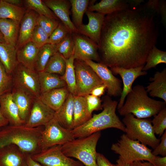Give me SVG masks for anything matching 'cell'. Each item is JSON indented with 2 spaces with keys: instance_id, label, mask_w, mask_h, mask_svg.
I'll use <instances>...</instances> for the list:
<instances>
[{
  "instance_id": "cb8c5ba5",
  "label": "cell",
  "mask_w": 166,
  "mask_h": 166,
  "mask_svg": "<svg viewBox=\"0 0 166 166\" xmlns=\"http://www.w3.org/2000/svg\"><path fill=\"white\" fill-rule=\"evenodd\" d=\"M149 81L151 82L145 88L147 93L151 97L160 98L166 103V68L156 72Z\"/></svg>"
},
{
  "instance_id": "7c38bea8",
  "label": "cell",
  "mask_w": 166,
  "mask_h": 166,
  "mask_svg": "<svg viewBox=\"0 0 166 166\" xmlns=\"http://www.w3.org/2000/svg\"><path fill=\"white\" fill-rule=\"evenodd\" d=\"M74 42L73 57L75 59L100 62L98 45L88 37L77 33H73Z\"/></svg>"
},
{
  "instance_id": "836d02e7",
  "label": "cell",
  "mask_w": 166,
  "mask_h": 166,
  "mask_svg": "<svg viewBox=\"0 0 166 166\" xmlns=\"http://www.w3.org/2000/svg\"><path fill=\"white\" fill-rule=\"evenodd\" d=\"M74 60L73 56L65 60L66 69L64 74L61 77L65 82L69 93L75 96L77 95V92Z\"/></svg>"
},
{
  "instance_id": "ac0fdd59",
  "label": "cell",
  "mask_w": 166,
  "mask_h": 166,
  "mask_svg": "<svg viewBox=\"0 0 166 166\" xmlns=\"http://www.w3.org/2000/svg\"><path fill=\"white\" fill-rule=\"evenodd\" d=\"M27 155L11 144L0 148V166H28Z\"/></svg>"
},
{
  "instance_id": "6f0895ef",
  "label": "cell",
  "mask_w": 166,
  "mask_h": 166,
  "mask_svg": "<svg viewBox=\"0 0 166 166\" xmlns=\"http://www.w3.org/2000/svg\"><path fill=\"white\" fill-rule=\"evenodd\" d=\"M0 1H1V0H0Z\"/></svg>"
},
{
  "instance_id": "816d5d0a",
  "label": "cell",
  "mask_w": 166,
  "mask_h": 166,
  "mask_svg": "<svg viewBox=\"0 0 166 166\" xmlns=\"http://www.w3.org/2000/svg\"><path fill=\"white\" fill-rule=\"evenodd\" d=\"M153 164L155 166H166V156H155Z\"/></svg>"
},
{
  "instance_id": "8992f818",
  "label": "cell",
  "mask_w": 166,
  "mask_h": 166,
  "mask_svg": "<svg viewBox=\"0 0 166 166\" xmlns=\"http://www.w3.org/2000/svg\"><path fill=\"white\" fill-rule=\"evenodd\" d=\"M111 149L119 155L118 159L124 163L146 161L153 164L155 156L152 150L139 141L130 139L125 134H122L117 142L112 144Z\"/></svg>"
},
{
  "instance_id": "5bb4252c",
  "label": "cell",
  "mask_w": 166,
  "mask_h": 166,
  "mask_svg": "<svg viewBox=\"0 0 166 166\" xmlns=\"http://www.w3.org/2000/svg\"><path fill=\"white\" fill-rule=\"evenodd\" d=\"M144 67L135 68L125 69L119 67L110 68V70L113 75H119L121 77L123 82V88L118 103L117 109H120L123 105L128 94L132 90V85L135 80L138 77L147 74L146 71L142 70Z\"/></svg>"
},
{
  "instance_id": "bcb514c9",
  "label": "cell",
  "mask_w": 166,
  "mask_h": 166,
  "mask_svg": "<svg viewBox=\"0 0 166 166\" xmlns=\"http://www.w3.org/2000/svg\"><path fill=\"white\" fill-rule=\"evenodd\" d=\"M116 162L117 166H155L150 162L144 161H136L131 163L125 164L118 159Z\"/></svg>"
},
{
  "instance_id": "9a60e30c",
  "label": "cell",
  "mask_w": 166,
  "mask_h": 166,
  "mask_svg": "<svg viewBox=\"0 0 166 166\" xmlns=\"http://www.w3.org/2000/svg\"><path fill=\"white\" fill-rule=\"evenodd\" d=\"M55 112L38 98H36L25 125L30 128L44 126L54 117Z\"/></svg>"
},
{
  "instance_id": "e575fe53",
  "label": "cell",
  "mask_w": 166,
  "mask_h": 166,
  "mask_svg": "<svg viewBox=\"0 0 166 166\" xmlns=\"http://www.w3.org/2000/svg\"><path fill=\"white\" fill-rule=\"evenodd\" d=\"M65 60L61 55L57 52L49 58L44 71L62 76L66 69Z\"/></svg>"
},
{
  "instance_id": "d6a6232c",
  "label": "cell",
  "mask_w": 166,
  "mask_h": 166,
  "mask_svg": "<svg viewBox=\"0 0 166 166\" xmlns=\"http://www.w3.org/2000/svg\"><path fill=\"white\" fill-rule=\"evenodd\" d=\"M71 8L72 21L77 28L82 23L84 14L87 10L89 0H69Z\"/></svg>"
},
{
  "instance_id": "ab89813d",
  "label": "cell",
  "mask_w": 166,
  "mask_h": 166,
  "mask_svg": "<svg viewBox=\"0 0 166 166\" xmlns=\"http://www.w3.org/2000/svg\"><path fill=\"white\" fill-rule=\"evenodd\" d=\"M153 117L151 123L154 132L155 134L161 136L166 131V107Z\"/></svg>"
},
{
  "instance_id": "603a6c76",
  "label": "cell",
  "mask_w": 166,
  "mask_h": 166,
  "mask_svg": "<svg viewBox=\"0 0 166 166\" xmlns=\"http://www.w3.org/2000/svg\"><path fill=\"white\" fill-rule=\"evenodd\" d=\"M69 93L67 86H65L41 93L38 98L55 111L64 103Z\"/></svg>"
},
{
  "instance_id": "f1b7e54d",
  "label": "cell",
  "mask_w": 166,
  "mask_h": 166,
  "mask_svg": "<svg viewBox=\"0 0 166 166\" xmlns=\"http://www.w3.org/2000/svg\"><path fill=\"white\" fill-rule=\"evenodd\" d=\"M41 93L66 86L61 76L45 72H38Z\"/></svg>"
},
{
  "instance_id": "4fadbf2b",
  "label": "cell",
  "mask_w": 166,
  "mask_h": 166,
  "mask_svg": "<svg viewBox=\"0 0 166 166\" xmlns=\"http://www.w3.org/2000/svg\"><path fill=\"white\" fill-rule=\"evenodd\" d=\"M85 61L93 69L105 86L108 96H121L122 90V81L114 75L107 66L92 60Z\"/></svg>"
},
{
  "instance_id": "4dcf8cb0",
  "label": "cell",
  "mask_w": 166,
  "mask_h": 166,
  "mask_svg": "<svg viewBox=\"0 0 166 166\" xmlns=\"http://www.w3.org/2000/svg\"><path fill=\"white\" fill-rule=\"evenodd\" d=\"M25 12L20 6L12 5L4 0L0 1V19H10L20 24Z\"/></svg>"
},
{
  "instance_id": "f35d334b",
  "label": "cell",
  "mask_w": 166,
  "mask_h": 166,
  "mask_svg": "<svg viewBox=\"0 0 166 166\" xmlns=\"http://www.w3.org/2000/svg\"><path fill=\"white\" fill-rule=\"evenodd\" d=\"M13 86L12 75L6 72L0 61V97L11 92Z\"/></svg>"
},
{
  "instance_id": "9c48e42d",
  "label": "cell",
  "mask_w": 166,
  "mask_h": 166,
  "mask_svg": "<svg viewBox=\"0 0 166 166\" xmlns=\"http://www.w3.org/2000/svg\"><path fill=\"white\" fill-rule=\"evenodd\" d=\"M75 138L70 130L62 127L53 117L44 126L40 143L41 150L62 145Z\"/></svg>"
},
{
  "instance_id": "ba28073f",
  "label": "cell",
  "mask_w": 166,
  "mask_h": 166,
  "mask_svg": "<svg viewBox=\"0 0 166 166\" xmlns=\"http://www.w3.org/2000/svg\"><path fill=\"white\" fill-rule=\"evenodd\" d=\"M77 95L89 94L95 87L103 83L93 69L85 61L75 59Z\"/></svg>"
},
{
  "instance_id": "277c9868",
  "label": "cell",
  "mask_w": 166,
  "mask_h": 166,
  "mask_svg": "<svg viewBox=\"0 0 166 166\" xmlns=\"http://www.w3.org/2000/svg\"><path fill=\"white\" fill-rule=\"evenodd\" d=\"M122 106L118 110L121 116L131 113L139 119L154 117L166 107V103L150 98L145 87L141 85L132 87Z\"/></svg>"
},
{
  "instance_id": "6da1fadb",
  "label": "cell",
  "mask_w": 166,
  "mask_h": 166,
  "mask_svg": "<svg viewBox=\"0 0 166 166\" xmlns=\"http://www.w3.org/2000/svg\"><path fill=\"white\" fill-rule=\"evenodd\" d=\"M156 13L145 4L106 15L98 51L110 68L144 67L159 35Z\"/></svg>"
},
{
  "instance_id": "3957f363",
  "label": "cell",
  "mask_w": 166,
  "mask_h": 166,
  "mask_svg": "<svg viewBox=\"0 0 166 166\" xmlns=\"http://www.w3.org/2000/svg\"><path fill=\"white\" fill-rule=\"evenodd\" d=\"M103 101L101 112L94 114L86 122L71 130L75 139L86 137L110 128H117L124 132L125 127L116 113L118 102L108 95L103 97Z\"/></svg>"
},
{
  "instance_id": "7dc6e473",
  "label": "cell",
  "mask_w": 166,
  "mask_h": 166,
  "mask_svg": "<svg viewBox=\"0 0 166 166\" xmlns=\"http://www.w3.org/2000/svg\"><path fill=\"white\" fill-rule=\"evenodd\" d=\"M161 18V21L165 25L166 23V2L165 0H159L158 13Z\"/></svg>"
},
{
  "instance_id": "4316f807",
  "label": "cell",
  "mask_w": 166,
  "mask_h": 166,
  "mask_svg": "<svg viewBox=\"0 0 166 166\" xmlns=\"http://www.w3.org/2000/svg\"><path fill=\"white\" fill-rule=\"evenodd\" d=\"M92 117V114L87 108L85 96H74L73 129L84 124Z\"/></svg>"
},
{
  "instance_id": "484cf974",
  "label": "cell",
  "mask_w": 166,
  "mask_h": 166,
  "mask_svg": "<svg viewBox=\"0 0 166 166\" xmlns=\"http://www.w3.org/2000/svg\"><path fill=\"white\" fill-rule=\"evenodd\" d=\"M129 8V6L127 0H101L98 3L89 5L87 10L96 11L105 15Z\"/></svg>"
},
{
  "instance_id": "44dd1931",
  "label": "cell",
  "mask_w": 166,
  "mask_h": 166,
  "mask_svg": "<svg viewBox=\"0 0 166 166\" xmlns=\"http://www.w3.org/2000/svg\"><path fill=\"white\" fill-rule=\"evenodd\" d=\"M0 110L9 124H25L20 117L18 108L13 99L11 92L0 97Z\"/></svg>"
},
{
  "instance_id": "f6af8a7d",
  "label": "cell",
  "mask_w": 166,
  "mask_h": 166,
  "mask_svg": "<svg viewBox=\"0 0 166 166\" xmlns=\"http://www.w3.org/2000/svg\"><path fill=\"white\" fill-rule=\"evenodd\" d=\"M161 136L159 144L152 151V154L154 156L158 155L166 156V131Z\"/></svg>"
},
{
  "instance_id": "83f0119b",
  "label": "cell",
  "mask_w": 166,
  "mask_h": 166,
  "mask_svg": "<svg viewBox=\"0 0 166 166\" xmlns=\"http://www.w3.org/2000/svg\"><path fill=\"white\" fill-rule=\"evenodd\" d=\"M17 52L15 47L0 42V61L9 74H12L18 64Z\"/></svg>"
},
{
  "instance_id": "9f6ffc18",
  "label": "cell",
  "mask_w": 166,
  "mask_h": 166,
  "mask_svg": "<svg viewBox=\"0 0 166 166\" xmlns=\"http://www.w3.org/2000/svg\"><path fill=\"white\" fill-rule=\"evenodd\" d=\"M0 42L5 43L3 35L2 34L1 32H0Z\"/></svg>"
},
{
  "instance_id": "7a4b0ae2",
  "label": "cell",
  "mask_w": 166,
  "mask_h": 166,
  "mask_svg": "<svg viewBox=\"0 0 166 166\" xmlns=\"http://www.w3.org/2000/svg\"><path fill=\"white\" fill-rule=\"evenodd\" d=\"M44 126L30 128L25 124H9L0 129V148L13 144L27 155L32 156L38 153L42 132Z\"/></svg>"
},
{
  "instance_id": "60d3db41",
  "label": "cell",
  "mask_w": 166,
  "mask_h": 166,
  "mask_svg": "<svg viewBox=\"0 0 166 166\" xmlns=\"http://www.w3.org/2000/svg\"><path fill=\"white\" fill-rule=\"evenodd\" d=\"M59 20L39 15L36 19L37 25L40 26L49 37L58 25Z\"/></svg>"
},
{
  "instance_id": "d4e9b609",
  "label": "cell",
  "mask_w": 166,
  "mask_h": 166,
  "mask_svg": "<svg viewBox=\"0 0 166 166\" xmlns=\"http://www.w3.org/2000/svg\"><path fill=\"white\" fill-rule=\"evenodd\" d=\"M39 48L30 41L17 50V57L18 63L32 70L35 66Z\"/></svg>"
},
{
  "instance_id": "f5cc1de1",
  "label": "cell",
  "mask_w": 166,
  "mask_h": 166,
  "mask_svg": "<svg viewBox=\"0 0 166 166\" xmlns=\"http://www.w3.org/2000/svg\"><path fill=\"white\" fill-rule=\"evenodd\" d=\"M9 124L8 121L3 115L0 110V129Z\"/></svg>"
},
{
  "instance_id": "f546056e",
  "label": "cell",
  "mask_w": 166,
  "mask_h": 166,
  "mask_svg": "<svg viewBox=\"0 0 166 166\" xmlns=\"http://www.w3.org/2000/svg\"><path fill=\"white\" fill-rule=\"evenodd\" d=\"M20 23L8 19H0V31L5 43L16 47Z\"/></svg>"
},
{
  "instance_id": "5b68a950",
  "label": "cell",
  "mask_w": 166,
  "mask_h": 166,
  "mask_svg": "<svg viewBox=\"0 0 166 166\" xmlns=\"http://www.w3.org/2000/svg\"><path fill=\"white\" fill-rule=\"evenodd\" d=\"M101 136V131H99L75 139L61 145V150L67 156L77 159L85 166H97L96 149Z\"/></svg>"
},
{
  "instance_id": "f907efd6",
  "label": "cell",
  "mask_w": 166,
  "mask_h": 166,
  "mask_svg": "<svg viewBox=\"0 0 166 166\" xmlns=\"http://www.w3.org/2000/svg\"><path fill=\"white\" fill-rule=\"evenodd\" d=\"M159 3V0H150L148 1L145 4L147 7L157 14Z\"/></svg>"
},
{
  "instance_id": "11a10c76",
  "label": "cell",
  "mask_w": 166,
  "mask_h": 166,
  "mask_svg": "<svg viewBox=\"0 0 166 166\" xmlns=\"http://www.w3.org/2000/svg\"><path fill=\"white\" fill-rule=\"evenodd\" d=\"M6 2L13 5L20 6L23 2V1L20 0H4Z\"/></svg>"
},
{
  "instance_id": "d590c367",
  "label": "cell",
  "mask_w": 166,
  "mask_h": 166,
  "mask_svg": "<svg viewBox=\"0 0 166 166\" xmlns=\"http://www.w3.org/2000/svg\"><path fill=\"white\" fill-rule=\"evenodd\" d=\"M161 63H166V52L155 46L149 52L142 70L146 71Z\"/></svg>"
},
{
  "instance_id": "30bf717a",
  "label": "cell",
  "mask_w": 166,
  "mask_h": 166,
  "mask_svg": "<svg viewBox=\"0 0 166 166\" xmlns=\"http://www.w3.org/2000/svg\"><path fill=\"white\" fill-rule=\"evenodd\" d=\"M61 145H57L41 150L31 156L42 166H84L79 161L66 156L62 152Z\"/></svg>"
},
{
  "instance_id": "d6986e66",
  "label": "cell",
  "mask_w": 166,
  "mask_h": 166,
  "mask_svg": "<svg viewBox=\"0 0 166 166\" xmlns=\"http://www.w3.org/2000/svg\"><path fill=\"white\" fill-rule=\"evenodd\" d=\"M45 4L72 33H77V29L69 17L71 4L67 0H44Z\"/></svg>"
},
{
  "instance_id": "ffe728a7",
  "label": "cell",
  "mask_w": 166,
  "mask_h": 166,
  "mask_svg": "<svg viewBox=\"0 0 166 166\" xmlns=\"http://www.w3.org/2000/svg\"><path fill=\"white\" fill-rule=\"evenodd\" d=\"M37 16L32 10H28L19 25L18 35L16 48L18 49L31 41L34 28L37 25Z\"/></svg>"
},
{
  "instance_id": "8d00e7d4",
  "label": "cell",
  "mask_w": 166,
  "mask_h": 166,
  "mask_svg": "<svg viewBox=\"0 0 166 166\" xmlns=\"http://www.w3.org/2000/svg\"><path fill=\"white\" fill-rule=\"evenodd\" d=\"M25 6L28 10L34 11L39 15L45 16L52 19L59 20L52 11L41 0H26Z\"/></svg>"
},
{
  "instance_id": "681fc988",
  "label": "cell",
  "mask_w": 166,
  "mask_h": 166,
  "mask_svg": "<svg viewBox=\"0 0 166 166\" xmlns=\"http://www.w3.org/2000/svg\"><path fill=\"white\" fill-rule=\"evenodd\" d=\"M106 89V87L104 85H99L93 89L90 94L99 97L104 94Z\"/></svg>"
},
{
  "instance_id": "7bdbcfd3",
  "label": "cell",
  "mask_w": 166,
  "mask_h": 166,
  "mask_svg": "<svg viewBox=\"0 0 166 166\" xmlns=\"http://www.w3.org/2000/svg\"><path fill=\"white\" fill-rule=\"evenodd\" d=\"M49 36L42 28L37 25L34 30L31 41L39 48L47 44Z\"/></svg>"
},
{
  "instance_id": "2e32d148",
  "label": "cell",
  "mask_w": 166,
  "mask_h": 166,
  "mask_svg": "<svg viewBox=\"0 0 166 166\" xmlns=\"http://www.w3.org/2000/svg\"><path fill=\"white\" fill-rule=\"evenodd\" d=\"M85 14L88 19V24H82L77 27V33L88 37L98 45L105 15L88 10Z\"/></svg>"
},
{
  "instance_id": "8fae6325",
  "label": "cell",
  "mask_w": 166,
  "mask_h": 166,
  "mask_svg": "<svg viewBox=\"0 0 166 166\" xmlns=\"http://www.w3.org/2000/svg\"><path fill=\"white\" fill-rule=\"evenodd\" d=\"M12 75L14 85L25 89L39 98L41 93L38 72L18 63Z\"/></svg>"
},
{
  "instance_id": "1f68e13d",
  "label": "cell",
  "mask_w": 166,
  "mask_h": 166,
  "mask_svg": "<svg viewBox=\"0 0 166 166\" xmlns=\"http://www.w3.org/2000/svg\"><path fill=\"white\" fill-rule=\"evenodd\" d=\"M57 51V45L46 44L39 48L35 66V70L37 72L44 71L50 57Z\"/></svg>"
},
{
  "instance_id": "c3c4849f",
  "label": "cell",
  "mask_w": 166,
  "mask_h": 166,
  "mask_svg": "<svg viewBox=\"0 0 166 166\" xmlns=\"http://www.w3.org/2000/svg\"><path fill=\"white\" fill-rule=\"evenodd\" d=\"M97 166H117L112 164L103 154L97 153L96 158Z\"/></svg>"
},
{
  "instance_id": "52a82bcc",
  "label": "cell",
  "mask_w": 166,
  "mask_h": 166,
  "mask_svg": "<svg viewBox=\"0 0 166 166\" xmlns=\"http://www.w3.org/2000/svg\"><path fill=\"white\" fill-rule=\"evenodd\" d=\"M122 121L125 127V134L130 139L153 149L159 144L160 140L156 136L151 119L138 118L130 113L124 116Z\"/></svg>"
},
{
  "instance_id": "ee69618b",
  "label": "cell",
  "mask_w": 166,
  "mask_h": 166,
  "mask_svg": "<svg viewBox=\"0 0 166 166\" xmlns=\"http://www.w3.org/2000/svg\"><path fill=\"white\" fill-rule=\"evenodd\" d=\"M88 109L90 113L95 110H99L102 109V101L100 97L90 94L85 96Z\"/></svg>"
},
{
  "instance_id": "7402d4cb",
  "label": "cell",
  "mask_w": 166,
  "mask_h": 166,
  "mask_svg": "<svg viewBox=\"0 0 166 166\" xmlns=\"http://www.w3.org/2000/svg\"><path fill=\"white\" fill-rule=\"evenodd\" d=\"M74 96L69 93L64 103L55 112L54 117L63 128L73 129Z\"/></svg>"
},
{
  "instance_id": "e0dca14e",
  "label": "cell",
  "mask_w": 166,
  "mask_h": 166,
  "mask_svg": "<svg viewBox=\"0 0 166 166\" xmlns=\"http://www.w3.org/2000/svg\"><path fill=\"white\" fill-rule=\"evenodd\" d=\"M11 93L13 99L18 108L20 117L25 124L36 98L28 91L15 85H14Z\"/></svg>"
},
{
  "instance_id": "db71d44e",
  "label": "cell",
  "mask_w": 166,
  "mask_h": 166,
  "mask_svg": "<svg viewBox=\"0 0 166 166\" xmlns=\"http://www.w3.org/2000/svg\"><path fill=\"white\" fill-rule=\"evenodd\" d=\"M27 164L28 166H42L39 163L34 160L30 155L28 156Z\"/></svg>"
},
{
  "instance_id": "74e56055",
  "label": "cell",
  "mask_w": 166,
  "mask_h": 166,
  "mask_svg": "<svg viewBox=\"0 0 166 166\" xmlns=\"http://www.w3.org/2000/svg\"><path fill=\"white\" fill-rule=\"evenodd\" d=\"M72 33H69L61 42L56 45L57 52L66 59L73 55L74 42Z\"/></svg>"
},
{
  "instance_id": "b9f144b4",
  "label": "cell",
  "mask_w": 166,
  "mask_h": 166,
  "mask_svg": "<svg viewBox=\"0 0 166 166\" xmlns=\"http://www.w3.org/2000/svg\"><path fill=\"white\" fill-rule=\"evenodd\" d=\"M71 32L61 22H60L56 29L49 37L47 43L57 45Z\"/></svg>"
}]
</instances>
